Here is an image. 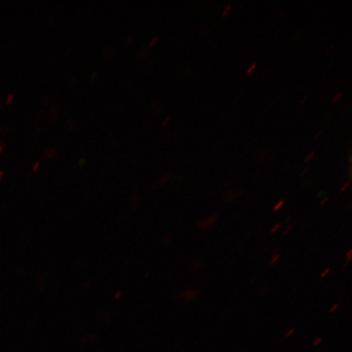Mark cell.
I'll list each match as a JSON object with an SVG mask.
<instances>
[{"instance_id": "obj_1", "label": "cell", "mask_w": 352, "mask_h": 352, "mask_svg": "<svg viewBox=\"0 0 352 352\" xmlns=\"http://www.w3.org/2000/svg\"><path fill=\"white\" fill-rule=\"evenodd\" d=\"M217 220L218 214H212L211 217L202 220V221L198 224L197 228L199 230H208V228L214 226V224L217 222Z\"/></svg>"}, {"instance_id": "obj_2", "label": "cell", "mask_w": 352, "mask_h": 352, "mask_svg": "<svg viewBox=\"0 0 352 352\" xmlns=\"http://www.w3.org/2000/svg\"><path fill=\"white\" fill-rule=\"evenodd\" d=\"M197 290L195 289H188L179 294L176 298L184 299V301L188 302L193 300V299H195L197 297Z\"/></svg>"}, {"instance_id": "obj_3", "label": "cell", "mask_w": 352, "mask_h": 352, "mask_svg": "<svg viewBox=\"0 0 352 352\" xmlns=\"http://www.w3.org/2000/svg\"><path fill=\"white\" fill-rule=\"evenodd\" d=\"M237 197L239 196H237L234 192H228L226 193V195H224L223 199L226 200V201H230L234 200L235 198H236Z\"/></svg>"}, {"instance_id": "obj_4", "label": "cell", "mask_w": 352, "mask_h": 352, "mask_svg": "<svg viewBox=\"0 0 352 352\" xmlns=\"http://www.w3.org/2000/svg\"><path fill=\"white\" fill-rule=\"evenodd\" d=\"M284 204H285V201H283V200L279 201H278V202H277V204L274 206V211H277V210H280L281 208H283Z\"/></svg>"}, {"instance_id": "obj_5", "label": "cell", "mask_w": 352, "mask_h": 352, "mask_svg": "<svg viewBox=\"0 0 352 352\" xmlns=\"http://www.w3.org/2000/svg\"><path fill=\"white\" fill-rule=\"evenodd\" d=\"M280 257V254H275L274 256L272 257L271 259V261H270L271 265H274V264H276L277 262H278Z\"/></svg>"}, {"instance_id": "obj_6", "label": "cell", "mask_w": 352, "mask_h": 352, "mask_svg": "<svg viewBox=\"0 0 352 352\" xmlns=\"http://www.w3.org/2000/svg\"><path fill=\"white\" fill-rule=\"evenodd\" d=\"M256 66H257V64L256 63H253L252 65H250V67L246 70V74H248V76H250V74H252L254 72V70L255 69V68H256Z\"/></svg>"}, {"instance_id": "obj_7", "label": "cell", "mask_w": 352, "mask_h": 352, "mask_svg": "<svg viewBox=\"0 0 352 352\" xmlns=\"http://www.w3.org/2000/svg\"><path fill=\"white\" fill-rule=\"evenodd\" d=\"M231 10H232V6H231V4H228V6L226 8V11H224L222 13V16L226 17L228 15V12H230L231 11Z\"/></svg>"}, {"instance_id": "obj_8", "label": "cell", "mask_w": 352, "mask_h": 352, "mask_svg": "<svg viewBox=\"0 0 352 352\" xmlns=\"http://www.w3.org/2000/svg\"><path fill=\"white\" fill-rule=\"evenodd\" d=\"M280 227H281V223H276V226L272 228L271 232L272 233L276 232L277 231H278L280 230Z\"/></svg>"}, {"instance_id": "obj_9", "label": "cell", "mask_w": 352, "mask_h": 352, "mask_svg": "<svg viewBox=\"0 0 352 352\" xmlns=\"http://www.w3.org/2000/svg\"><path fill=\"white\" fill-rule=\"evenodd\" d=\"M342 92H341V91H340V92H338V94L336 96V98H334L333 99V100H332V101H333V103H336V102H338V100H340V98H342Z\"/></svg>"}, {"instance_id": "obj_10", "label": "cell", "mask_w": 352, "mask_h": 352, "mask_svg": "<svg viewBox=\"0 0 352 352\" xmlns=\"http://www.w3.org/2000/svg\"><path fill=\"white\" fill-rule=\"evenodd\" d=\"M330 272V268L327 267V270H325L322 274H320V278H324L325 276H327Z\"/></svg>"}, {"instance_id": "obj_11", "label": "cell", "mask_w": 352, "mask_h": 352, "mask_svg": "<svg viewBox=\"0 0 352 352\" xmlns=\"http://www.w3.org/2000/svg\"><path fill=\"white\" fill-rule=\"evenodd\" d=\"M296 332V329H290L287 333L285 334L286 338H289L292 336V334Z\"/></svg>"}, {"instance_id": "obj_12", "label": "cell", "mask_w": 352, "mask_h": 352, "mask_svg": "<svg viewBox=\"0 0 352 352\" xmlns=\"http://www.w3.org/2000/svg\"><path fill=\"white\" fill-rule=\"evenodd\" d=\"M315 155V152H311L308 154L307 157L305 158V162H309L312 157Z\"/></svg>"}, {"instance_id": "obj_13", "label": "cell", "mask_w": 352, "mask_h": 352, "mask_svg": "<svg viewBox=\"0 0 352 352\" xmlns=\"http://www.w3.org/2000/svg\"><path fill=\"white\" fill-rule=\"evenodd\" d=\"M321 341H322V338L319 337L316 338L314 343H312V345H314V346H318L319 343L321 342Z\"/></svg>"}, {"instance_id": "obj_14", "label": "cell", "mask_w": 352, "mask_h": 352, "mask_svg": "<svg viewBox=\"0 0 352 352\" xmlns=\"http://www.w3.org/2000/svg\"><path fill=\"white\" fill-rule=\"evenodd\" d=\"M292 228H293V226H289L287 227V228H286V230L284 231L283 232V234L284 235H286V234H288V233L292 230Z\"/></svg>"}, {"instance_id": "obj_15", "label": "cell", "mask_w": 352, "mask_h": 352, "mask_svg": "<svg viewBox=\"0 0 352 352\" xmlns=\"http://www.w3.org/2000/svg\"><path fill=\"white\" fill-rule=\"evenodd\" d=\"M338 305H333L331 308H330L329 312L330 314H333L338 309Z\"/></svg>"}, {"instance_id": "obj_16", "label": "cell", "mask_w": 352, "mask_h": 352, "mask_svg": "<svg viewBox=\"0 0 352 352\" xmlns=\"http://www.w3.org/2000/svg\"><path fill=\"white\" fill-rule=\"evenodd\" d=\"M349 182H347L344 184V186H343L342 187V188L340 189V192H344L346 190V189L347 188V187L349 186Z\"/></svg>"}, {"instance_id": "obj_17", "label": "cell", "mask_w": 352, "mask_h": 352, "mask_svg": "<svg viewBox=\"0 0 352 352\" xmlns=\"http://www.w3.org/2000/svg\"><path fill=\"white\" fill-rule=\"evenodd\" d=\"M329 199V197H325L324 199L320 202V206H323L324 204H327Z\"/></svg>"}, {"instance_id": "obj_18", "label": "cell", "mask_w": 352, "mask_h": 352, "mask_svg": "<svg viewBox=\"0 0 352 352\" xmlns=\"http://www.w3.org/2000/svg\"><path fill=\"white\" fill-rule=\"evenodd\" d=\"M200 267H201V263H197V265H196V264H195V265H193V270H195V272H197L198 270H199Z\"/></svg>"}, {"instance_id": "obj_19", "label": "cell", "mask_w": 352, "mask_h": 352, "mask_svg": "<svg viewBox=\"0 0 352 352\" xmlns=\"http://www.w3.org/2000/svg\"><path fill=\"white\" fill-rule=\"evenodd\" d=\"M168 179H169L168 176H166V177L162 179L161 183L166 184V182H167V180H168Z\"/></svg>"}, {"instance_id": "obj_20", "label": "cell", "mask_w": 352, "mask_h": 352, "mask_svg": "<svg viewBox=\"0 0 352 352\" xmlns=\"http://www.w3.org/2000/svg\"><path fill=\"white\" fill-rule=\"evenodd\" d=\"M121 294H122L121 292H117L116 294V296H114V298H116V299L120 298V296H121Z\"/></svg>"}, {"instance_id": "obj_21", "label": "cell", "mask_w": 352, "mask_h": 352, "mask_svg": "<svg viewBox=\"0 0 352 352\" xmlns=\"http://www.w3.org/2000/svg\"><path fill=\"white\" fill-rule=\"evenodd\" d=\"M12 98H13V94H11L10 96H8V98L7 99V103H10V100L12 99Z\"/></svg>"}, {"instance_id": "obj_22", "label": "cell", "mask_w": 352, "mask_h": 352, "mask_svg": "<svg viewBox=\"0 0 352 352\" xmlns=\"http://www.w3.org/2000/svg\"><path fill=\"white\" fill-rule=\"evenodd\" d=\"M38 166H39V162H37L36 164H35V165L34 166L33 170H36V169L38 168Z\"/></svg>"}, {"instance_id": "obj_23", "label": "cell", "mask_w": 352, "mask_h": 352, "mask_svg": "<svg viewBox=\"0 0 352 352\" xmlns=\"http://www.w3.org/2000/svg\"><path fill=\"white\" fill-rule=\"evenodd\" d=\"M351 254H352V250H349V253H347V254H346V258H349V257H350V256H352Z\"/></svg>"}, {"instance_id": "obj_24", "label": "cell", "mask_w": 352, "mask_h": 352, "mask_svg": "<svg viewBox=\"0 0 352 352\" xmlns=\"http://www.w3.org/2000/svg\"><path fill=\"white\" fill-rule=\"evenodd\" d=\"M307 99H308V96H305V98H303V100L301 101L300 104H305L306 102V101L307 100Z\"/></svg>"}, {"instance_id": "obj_25", "label": "cell", "mask_w": 352, "mask_h": 352, "mask_svg": "<svg viewBox=\"0 0 352 352\" xmlns=\"http://www.w3.org/2000/svg\"><path fill=\"white\" fill-rule=\"evenodd\" d=\"M157 37L153 38V41L151 43V47L153 45L154 43L157 41Z\"/></svg>"}, {"instance_id": "obj_26", "label": "cell", "mask_w": 352, "mask_h": 352, "mask_svg": "<svg viewBox=\"0 0 352 352\" xmlns=\"http://www.w3.org/2000/svg\"><path fill=\"white\" fill-rule=\"evenodd\" d=\"M322 133H323L322 131H319L318 135H316V139H318L319 138V135L320 136V135Z\"/></svg>"}, {"instance_id": "obj_27", "label": "cell", "mask_w": 352, "mask_h": 352, "mask_svg": "<svg viewBox=\"0 0 352 352\" xmlns=\"http://www.w3.org/2000/svg\"><path fill=\"white\" fill-rule=\"evenodd\" d=\"M169 120H170V118H166V121L164 122V124H162V126H165V125H166V123L167 122H168Z\"/></svg>"}, {"instance_id": "obj_28", "label": "cell", "mask_w": 352, "mask_h": 352, "mask_svg": "<svg viewBox=\"0 0 352 352\" xmlns=\"http://www.w3.org/2000/svg\"><path fill=\"white\" fill-rule=\"evenodd\" d=\"M349 176H350V179H351V168L350 169V171H349Z\"/></svg>"}, {"instance_id": "obj_29", "label": "cell", "mask_w": 352, "mask_h": 352, "mask_svg": "<svg viewBox=\"0 0 352 352\" xmlns=\"http://www.w3.org/2000/svg\"><path fill=\"white\" fill-rule=\"evenodd\" d=\"M3 171H1V173H0V178H1V175H3Z\"/></svg>"}, {"instance_id": "obj_30", "label": "cell", "mask_w": 352, "mask_h": 352, "mask_svg": "<svg viewBox=\"0 0 352 352\" xmlns=\"http://www.w3.org/2000/svg\"><path fill=\"white\" fill-rule=\"evenodd\" d=\"M1 151H2V147L0 146V152H1Z\"/></svg>"}]
</instances>
